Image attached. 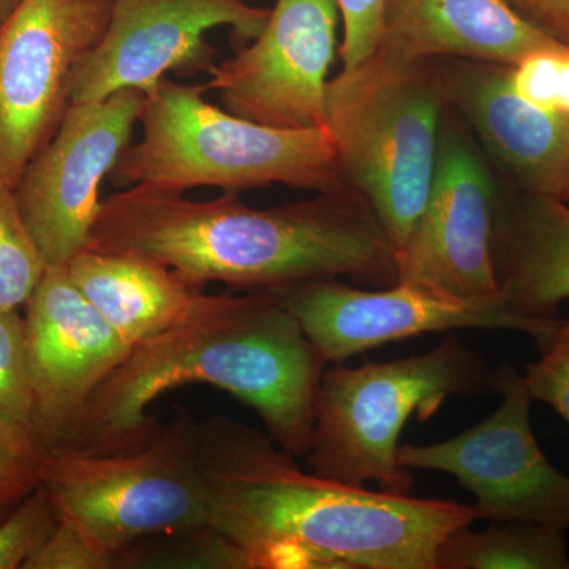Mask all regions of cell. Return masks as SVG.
<instances>
[{
	"instance_id": "7402d4cb",
	"label": "cell",
	"mask_w": 569,
	"mask_h": 569,
	"mask_svg": "<svg viewBox=\"0 0 569 569\" xmlns=\"http://www.w3.org/2000/svg\"><path fill=\"white\" fill-rule=\"evenodd\" d=\"M47 452L32 427L0 422V520L40 488Z\"/></svg>"
},
{
	"instance_id": "d6986e66",
	"label": "cell",
	"mask_w": 569,
	"mask_h": 569,
	"mask_svg": "<svg viewBox=\"0 0 569 569\" xmlns=\"http://www.w3.org/2000/svg\"><path fill=\"white\" fill-rule=\"evenodd\" d=\"M84 298L130 348L181 320L203 284L133 253L88 249L66 266Z\"/></svg>"
},
{
	"instance_id": "e0dca14e",
	"label": "cell",
	"mask_w": 569,
	"mask_h": 569,
	"mask_svg": "<svg viewBox=\"0 0 569 569\" xmlns=\"http://www.w3.org/2000/svg\"><path fill=\"white\" fill-rule=\"evenodd\" d=\"M557 43L507 0H387L378 50L403 61L462 59L515 67Z\"/></svg>"
},
{
	"instance_id": "44dd1931",
	"label": "cell",
	"mask_w": 569,
	"mask_h": 569,
	"mask_svg": "<svg viewBox=\"0 0 569 569\" xmlns=\"http://www.w3.org/2000/svg\"><path fill=\"white\" fill-rule=\"evenodd\" d=\"M48 264L22 220L17 194L0 182V312L28 305Z\"/></svg>"
},
{
	"instance_id": "2e32d148",
	"label": "cell",
	"mask_w": 569,
	"mask_h": 569,
	"mask_svg": "<svg viewBox=\"0 0 569 569\" xmlns=\"http://www.w3.org/2000/svg\"><path fill=\"white\" fill-rule=\"evenodd\" d=\"M436 61L449 104L520 192L569 203V116L523 100L512 88L509 66Z\"/></svg>"
},
{
	"instance_id": "603a6c76",
	"label": "cell",
	"mask_w": 569,
	"mask_h": 569,
	"mask_svg": "<svg viewBox=\"0 0 569 569\" xmlns=\"http://www.w3.org/2000/svg\"><path fill=\"white\" fill-rule=\"evenodd\" d=\"M31 419L24 318L18 312H0V422L32 427Z\"/></svg>"
},
{
	"instance_id": "4316f807",
	"label": "cell",
	"mask_w": 569,
	"mask_h": 569,
	"mask_svg": "<svg viewBox=\"0 0 569 569\" xmlns=\"http://www.w3.org/2000/svg\"><path fill=\"white\" fill-rule=\"evenodd\" d=\"M343 26L339 48L342 69L358 66L378 50L387 0H337Z\"/></svg>"
},
{
	"instance_id": "83f0119b",
	"label": "cell",
	"mask_w": 569,
	"mask_h": 569,
	"mask_svg": "<svg viewBox=\"0 0 569 569\" xmlns=\"http://www.w3.org/2000/svg\"><path fill=\"white\" fill-rule=\"evenodd\" d=\"M116 560L93 548L80 531L58 518V526L24 569H110Z\"/></svg>"
},
{
	"instance_id": "5bb4252c",
	"label": "cell",
	"mask_w": 569,
	"mask_h": 569,
	"mask_svg": "<svg viewBox=\"0 0 569 569\" xmlns=\"http://www.w3.org/2000/svg\"><path fill=\"white\" fill-rule=\"evenodd\" d=\"M337 0H276L263 31L233 58L212 66L208 91L224 110L277 129H325L335 62Z\"/></svg>"
},
{
	"instance_id": "484cf974",
	"label": "cell",
	"mask_w": 569,
	"mask_h": 569,
	"mask_svg": "<svg viewBox=\"0 0 569 569\" xmlns=\"http://www.w3.org/2000/svg\"><path fill=\"white\" fill-rule=\"evenodd\" d=\"M538 361L526 366L523 381L531 399L548 403L569 426V318L545 347Z\"/></svg>"
},
{
	"instance_id": "8992f818",
	"label": "cell",
	"mask_w": 569,
	"mask_h": 569,
	"mask_svg": "<svg viewBox=\"0 0 569 569\" xmlns=\"http://www.w3.org/2000/svg\"><path fill=\"white\" fill-rule=\"evenodd\" d=\"M492 385L481 355L456 337L421 356L358 367L337 362L318 387L307 466L343 485L408 493L413 479L397 462L408 419L429 421L451 396Z\"/></svg>"
},
{
	"instance_id": "d4e9b609",
	"label": "cell",
	"mask_w": 569,
	"mask_h": 569,
	"mask_svg": "<svg viewBox=\"0 0 569 569\" xmlns=\"http://www.w3.org/2000/svg\"><path fill=\"white\" fill-rule=\"evenodd\" d=\"M515 91L527 102L569 116V44L557 43L511 67Z\"/></svg>"
},
{
	"instance_id": "ffe728a7",
	"label": "cell",
	"mask_w": 569,
	"mask_h": 569,
	"mask_svg": "<svg viewBox=\"0 0 569 569\" xmlns=\"http://www.w3.org/2000/svg\"><path fill=\"white\" fill-rule=\"evenodd\" d=\"M437 569H569L565 530L522 520L460 527L441 542Z\"/></svg>"
},
{
	"instance_id": "4fadbf2b",
	"label": "cell",
	"mask_w": 569,
	"mask_h": 569,
	"mask_svg": "<svg viewBox=\"0 0 569 569\" xmlns=\"http://www.w3.org/2000/svg\"><path fill=\"white\" fill-rule=\"evenodd\" d=\"M497 200L481 152L458 123L445 119L429 197L396 254L397 282L473 305H503L492 258Z\"/></svg>"
},
{
	"instance_id": "ba28073f",
	"label": "cell",
	"mask_w": 569,
	"mask_h": 569,
	"mask_svg": "<svg viewBox=\"0 0 569 569\" xmlns=\"http://www.w3.org/2000/svg\"><path fill=\"white\" fill-rule=\"evenodd\" d=\"M110 17L111 0H22L0 31V182L10 189L61 126L74 70Z\"/></svg>"
},
{
	"instance_id": "277c9868",
	"label": "cell",
	"mask_w": 569,
	"mask_h": 569,
	"mask_svg": "<svg viewBox=\"0 0 569 569\" xmlns=\"http://www.w3.org/2000/svg\"><path fill=\"white\" fill-rule=\"evenodd\" d=\"M449 107L437 61L377 50L326 92V132L348 189L372 209L396 254L429 197Z\"/></svg>"
},
{
	"instance_id": "f546056e",
	"label": "cell",
	"mask_w": 569,
	"mask_h": 569,
	"mask_svg": "<svg viewBox=\"0 0 569 569\" xmlns=\"http://www.w3.org/2000/svg\"><path fill=\"white\" fill-rule=\"evenodd\" d=\"M21 3L22 0H0V31L13 17L14 11L20 9Z\"/></svg>"
},
{
	"instance_id": "5b68a950",
	"label": "cell",
	"mask_w": 569,
	"mask_h": 569,
	"mask_svg": "<svg viewBox=\"0 0 569 569\" xmlns=\"http://www.w3.org/2000/svg\"><path fill=\"white\" fill-rule=\"evenodd\" d=\"M204 84L163 78L146 93L142 138L122 153L116 187L183 193L197 187L241 192L272 183L317 193L350 190L326 129H277L220 110Z\"/></svg>"
},
{
	"instance_id": "52a82bcc",
	"label": "cell",
	"mask_w": 569,
	"mask_h": 569,
	"mask_svg": "<svg viewBox=\"0 0 569 569\" xmlns=\"http://www.w3.org/2000/svg\"><path fill=\"white\" fill-rule=\"evenodd\" d=\"M41 486L58 518L116 563H126L141 539L189 538L208 522L198 422L187 411L159 426L141 447L48 449Z\"/></svg>"
},
{
	"instance_id": "9c48e42d",
	"label": "cell",
	"mask_w": 569,
	"mask_h": 569,
	"mask_svg": "<svg viewBox=\"0 0 569 569\" xmlns=\"http://www.w3.org/2000/svg\"><path fill=\"white\" fill-rule=\"evenodd\" d=\"M490 387L501 403L489 418L440 443L402 445L397 462L458 479L477 500L479 519L569 529V477L539 448L531 430L533 399L523 377L503 362Z\"/></svg>"
},
{
	"instance_id": "7c38bea8",
	"label": "cell",
	"mask_w": 569,
	"mask_h": 569,
	"mask_svg": "<svg viewBox=\"0 0 569 569\" xmlns=\"http://www.w3.org/2000/svg\"><path fill=\"white\" fill-rule=\"evenodd\" d=\"M276 295L326 365L346 362L397 340L466 328L523 332L539 350L560 325V320L531 321L512 316L503 305L459 301L411 282L362 290L340 282L339 277H326Z\"/></svg>"
},
{
	"instance_id": "cb8c5ba5",
	"label": "cell",
	"mask_w": 569,
	"mask_h": 569,
	"mask_svg": "<svg viewBox=\"0 0 569 569\" xmlns=\"http://www.w3.org/2000/svg\"><path fill=\"white\" fill-rule=\"evenodd\" d=\"M58 526V512L43 486L0 520V569H24Z\"/></svg>"
},
{
	"instance_id": "f1b7e54d",
	"label": "cell",
	"mask_w": 569,
	"mask_h": 569,
	"mask_svg": "<svg viewBox=\"0 0 569 569\" xmlns=\"http://www.w3.org/2000/svg\"><path fill=\"white\" fill-rule=\"evenodd\" d=\"M520 17L569 44V0H507Z\"/></svg>"
},
{
	"instance_id": "6da1fadb",
	"label": "cell",
	"mask_w": 569,
	"mask_h": 569,
	"mask_svg": "<svg viewBox=\"0 0 569 569\" xmlns=\"http://www.w3.org/2000/svg\"><path fill=\"white\" fill-rule=\"evenodd\" d=\"M208 522L190 537L217 568L437 569L473 505L343 485L306 473L271 437L238 419L198 425Z\"/></svg>"
},
{
	"instance_id": "7a4b0ae2",
	"label": "cell",
	"mask_w": 569,
	"mask_h": 569,
	"mask_svg": "<svg viewBox=\"0 0 569 569\" xmlns=\"http://www.w3.org/2000/svg\"><path fill=\"white\" fill-rule=\"evenodd\" d=\"M238 193L192 201L127 187L102 201L91 249L151 258L203 287L277 293L326 277L380 288L397 282L395 247L353 190L269 209Z\"/></svg>"
},
{
	"instance_id": "9a60e30c",
	"label": "cell",
	"mask_w": 569,
	"mask_h": 569,
	"mask_svg": "<svg viewBox=\"0 0 569 569\" xmlns=\"http://www.w3.org/2000/svg\"><path fill=\"white\" fill-rule=\"evenodd\" d=\"M22 318L31 426L44 447L61 448L130 347L84 298L66 266L48 268Z\"/></svg>"
},
{
	"instance_id": "ac0fdd59",
	"label": "cell",
	"mask_w": 569,
	"mask_h": 569,
	"mask_svg": "<svg viewBox=\"0 0 569 569\" xmlns=\"http://www.w3.org/2000/svg\"><path fill=\"white\" fill-rule=\"evenodd\" d=\"M492 258L501 301L512 316L559 320L569 299V206L520 192L497 200Z\"/></svg>"
},
{
	"instance_id": "3957f363",
	"label": "cell",
	"mask_w": 569,
	"mask_h": 569,
	"mask_svg": "<svg viewBox=\"0 0 569 569\" xmlns=\"http://www.w3.org/2000/svg\"><path fill=\"white\" fill-rule=\"evenodd\" d=\"M325 369L323 356L276 293H203L181 320L130 348L61 448L141 447L159 429L146 413L157 397L209 385L252 408L284 451L306 456Z\"/></svg>"
},
{
	"instance_id": "8fae6325",
	"label": "cell",
	"mask_w": 569,
	"mask_h": 569,
	"mask_svg": "<svg viewBox=\"0 0 569 569\" xmlns=\"http://www.w3.org/2000/svg\"><path fill=\"white\" fill-rule=\"evenodd\" d=\"M268 17L244 0H111L102 39L74 70L71 103L123 89L149 93L167 73L209 71L216 50L206 32L228 26L238 48L260 36Z\"/></svg>"
},
{
	"instance_id": "30bf717a",
	"label": "cell",
	"mask_w": 569,
	"mask_h": 569,
	"mask_svg": "<svg viewBox=\"0 0 569 569\" xmlns=\"http://www.w3.org/2000/svg\"><path fill=\"white\" fill-rule=\"evenodd\" d=\"M144 102V92L123 89L100 102L71 103L26 168L14 194L48 268L91 249L100 186L132 144Z\"/></svg>"
}]
</instances>
